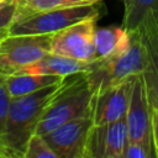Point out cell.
Masks as SVG:
<instances>
[{
    "mask_svg": "<svg viewBox=\"0 0 158 158\" xmlns=\"http://www.w3.org/2000/svg\"><path fill=\"white\" fill-rule=\"evenodd\" d=\"M0 158H11L10 152L5 144V141L0 137Z\"/></svg>",
    "mask_w": 158,
    "mask_h": 158,
    "instance_id": "obj_22",
    "label": "cell"
},
{
    "mask_svg": "<svg viewBox=\"0 0 158 158\" xmlns=\"http://www.w3.org/2000/svg\"><path fill=\"white\" fill-rule=\"evenodd\" d=\"M6 35H7V30H0V38H2Z\"/></svg>",
    "mask_w": 158,
    "mask_h": 158,
    "instance_id": "obj_23",
    "label": "cell"
},
{
    "mask_svg": "<svg viewBox=\"0 0 158 158\" xmlns=\"http://www.w3.org/2000/svg\"><path fill=\"white\" fill-rule=\"evenodd\" d=\"M131 40V32L122 26L96 27L94 33L98 58H106L126 47Z\"/></svg>",
    "mask_w": 158,
    "mask_h": 158,
    "instance_id": "obj_14",
    "label": "cell"
},
{
    "mask_svg": "<svg viewBox=\"0 0 158 158\" xmlns=\"http://www.w3.org/2000/svg\"><path fill=\"white\" fill-rule=\"evenodd\" d=\"M64 77L52 74H35L26 72H16L5 77L7 91L11 98L31 94L42 88L60 83Z\"/></svg>",
    "mask_w": 158,
    "mask_h": 158,
    "instance_id": "obj_13",
    "label": "cell"
},
{
    "mask_svg": "<svg viewBox=\"0 0 158 158\" xmlns=\"http://www.w3.org/2000/svg\"><path fill=\"white\" fill-rule=\"evenodd\" d=\"M148 15H158V0H125L122 27L135 31Z\"/></svg>",
    "mask_w": 158,
    "mask_h": 158,
    "instance_id": "obj_15",
    "label": "cell"
},
{
    "mask_svg": "<svg viewBox=\"0 0 158 158\" xmlns=\"http://www.w3.org/2000/svg\"><path fill=\"white\" fill-rule=\"evenodd\" d=\"M51 35H6L0 38V74L22 70L51 52Z\"/></svg>",
    "mask_w": 158,
    "mask_h": 158,
    "instance_id": "obj_5",
    "label": "cell"
},
{
    "mask_svg": "<svg viewBox=\"0 0 158 158\" xmlns=\"http://www.w3.org/2000/svg\"><path fill=\"white\" fill-rule=\"evenodd\" d=\"M105 14L106 7L101 1L90 5L41 11L16 19L7 28V35H51L86 19H100Z\"/></svg>",
    "mask_w": 158,
    "mask_h": 158,
    "instance_id": "obj_4",
    "label": "cell"
},
{
    "mask_svg": "<svg viewBox=\"0 0 158 158\" xmlns=\"http://www.w3.org/2000/svg\"><path fill=\"white\" fill-rule=\"evenodd\" d=\"M10 101H11V96L6 88L5 75L0 74V137L1 138H2V133L5 128V121H6V115H7Z\"/></svg>",
    "mask_w": 158,
    "mask_h": 158,
    "instance_id": "obj_19",
    "label": "cell"
},
{
    "mask_svg": "<svg viewBox=\"0 0 158 158\" xmlns=\"http://www.w3.org/2000/svg\"><path fill=\"white\" fill-rule=\"evenodd\" d=\"M94 122L91 116L73 118L43 135L57 158H85V147Z\"/></svg>",
    "mask_w": 158,
    "mask_h": 158,
    "instance_id": "obj_8",
    "label": "cell"
},
{
    "mask_svg": "<svg viewBox=\"0 0 158 158\" xmlns=\"http://www.w3.org/2000/svg\"><path fill=\"white\" fill-rule=\"evenodd\" d=\"M62 81L31 94L11 98L2 133L11 158H23L27 142L36 133L40 120Z\"/></svg>",
    "mask_w": 158,
    "mask_h": 158,
    "instance_id": "obj_1",
    "label": "cell"
},
{
    "mask_svg": "<svg viewBox=\"0 0 158 158\" xmlns=\"http://www.w3.org/2000/svg\"><path fill=\"white\" fill-rule=\"evenodd\" d=\"M95 93L86 72L64 77L58 91L49 100L36 133L43 136L73 118L91 116Z\"/></svg>",
    "mask_w": 158,
    "mask_h": 158,
    "instance_id": "obj_2",
    "label": "cell"
},
{
    "mask_svg": "<svg viewBox=\"0 0 158 158\" xmlns=\"http://www.w3.org/2000/svg\"><path fill=\"white\" fill-rule=\"evenodd\" d=\"M149 157H154L153 153L144 144L133 141L127 142L122 153V158H149Z\"/></svg>",
    "mask_w": 158,
    "mask_h": 158,
    "instance_id": "obj_20",
    "label": "cell"
},
{
    "mask_svg": "<svg viewBox=\"0 0 158 158\" xmlns=\"http://www.w3.org/2000/svg\"><path fill=\"white\" fill-rule=\"evenodd\" d=\"M98 20L96 17L86 19L53 33L51 52L85 62L95 60L98 54L94 33Z\"/></svg>",
    "mask_w": 158,
    "mask_h": 158,
    "instance_id": "obj_7",
    "label": "cell"
},
{
    "mask_svg": "<svg viewBox=\"0 0 158 158\" xmlns=\"http://www.w3.org/2000/svg\"><path fill=\"white\" fill-rule=\"evenodd\" d=\"M133 78L96 91L91 104V118L94 125H104L126 116Z\"/></svg>",
    "mask_w": 158,
    "mask_h": 158,
    "instance_id": "obj_10",
    "label": "cell"
},
{
    "mask_svg": "<svg viewBox=\"0 0 158 158\" xmlns=\"http://www.w3.org/2000/svg\"><path fill=\"white\" fill-rule=\"evenodd\" d=\"M2 1H6V0H0V2H2Z\"/></svg>",
    "mask_w": 158,
    "mask_h": 158,
    "instance_id": "obj_24",
    "label": "cell"
},
{
    "mask_svg": "<svg viewBox=\"0 0 158 158\" xmlns=\"http://www.w3.org/2000/svg\"><path fill=\"white\" fill-rule=\"evenodd\" d=\"M127 142L126 116L110 123L93 125L85 147V158H122Z\"/></svg>",
    "mask_w": 158,
    "mask_h": 158,
    "instance_id": "obj_9",
    "label": "cell"
},
{
    "mask_svg": "<svg viewBox=\"0 0 158 158\" xmlns=\"http://www.w3.org/2000/svg\"><path fill=\"white\" fill-rule=\"evenodd\" d=\"M17 12V0H6L0 2V30H7L15 21Z\"/></svg>",
    "mask_w": 158,
    "mask_h": 158,
    "instance_id": "obj_18",
    "label": "cell"
},
{
    "mask_svg": "<svg viewBox=\"0 0 158 158\" xmlns=\"http://www.w3.org/2000/svg\"><path fill=\"white\" fill-rule=\"evenodd\" d=\"M126 122L128 141L144 144L157 157L153 141V106L148 98L143 74L133 77Z\"/></svg>",
    "mask_w": 158,
    "mask_h": 158,
    "instance_id": "obj_6",
    "label": "cell"
},
{
    "mask_svg": "<svg viewBox=\"0 0 158 158\" xmlns=\"http://www.w3.org/2000/svg\"><path fill=\"white\" fill-rule=\"evenodd\" d=\"M153 141L158 157V109H153Z\"/></svg>",
    "mask_w": 158,
    "mask_h": 158,
    "instance_id": "obj_21",
    "label": "cell"
},
{
    "mask_svg": "<svg viewBox=\"0 0 158 158\" xmlns=\"http://www.w3.org/2000/svg\"><path fill=\"white\" fill-rule=\"evenodd\" d=\"M142 36L146 51L143 78L153 109H158V15H148L137 30Z\"/></svg>",
    "mask_w": 158,
    "mask_h": 158,
    "instance_id": "obj_11",
    "label": "cell"
},
{
    "mask_svg": "<svg viewBox=\"0 0 158 158\" xmlns=\"http://www.w3.org/2000/svg\"><path fill=\"white\" fill-rule=\"evenodd\" d=\"M99 1L101 0H17V12L15 20L41 11L90 5Z\"/></svg>",
    "mask_w": 158,
    "mask_h": 158,
    "instance_id": "obj_16",
    "label": "cell"
},
{
    "mask_svg": "<svg viewBox=\"0 0 158 158\" xmlns=\"http://www.w3.org/2000/svg\"><path fill=\"white\" fill-rule=\"evenodd\" d=\"M90 67H91V62L79 60V59H74L70 57H65V56L49 52L43 58L27 65L20 72L67 77V75L80 73V72H88Z\"/></svg>",
    "mask_w": 158,
    "mask_h": 158,
    "instance_id": "obj_12",
    "label": "cell"
},
{
    "mask_svg": "<svg viewBox=\"0 0 158 158\" xmlns=\"http://www.w3.org/2000/svg\"><path fill=\"white\" fill-rule=\"evenodd\" d=\"M130 32L131 40L126 47L110 57L96 58L91 62V67L86 73L96 91L143 74L146 68V51L142 36L138 31Z\"/></svg>",
    "mask_w": 158,
    "mask_h": 158,
    "instance_id": "obj_3",
    "label": "cell"
},
{
    "mask_svg": "<svg viewBox=\"0 0 158 158\" xmlns=\"http://www.w3.org/2000/svg\"><path fill=\"white\" fill-rule=\"evenodd\" d=\"M23 158H57V154L42 135L33 133L27 142Z\"/></svg>",
    "mask_w": 158,
    "mask_h": 158,
    "instance_id": "obj_17",
    "label": "cell"
}]
</instances>
